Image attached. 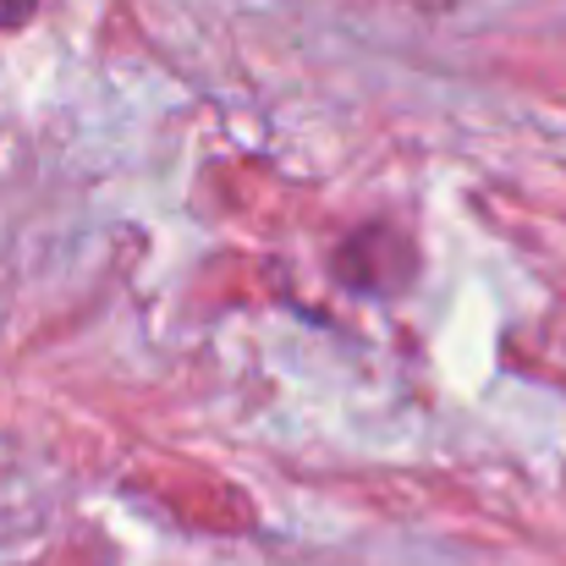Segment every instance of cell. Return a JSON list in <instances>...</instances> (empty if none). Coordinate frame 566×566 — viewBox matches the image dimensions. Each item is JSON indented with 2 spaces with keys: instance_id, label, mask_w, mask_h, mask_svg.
I'll list each match as a JSON object with an SVG mask.
<instances>
[{
  "instance_id": "1",
  "label": "cell",
  "mask_w": 566,
  "mask_h": 566,
  "mask_svg": "<svg viewBox=\"0 0 566 566\" xmlns=\"http://www.w3.org/2000/svg\"><path fill=\"white\" fill-rule=\"evenodd\" d=\"M33 11H39V0H0V33L28 28V22H33Z\"/></svg>"
}]
</instances>
